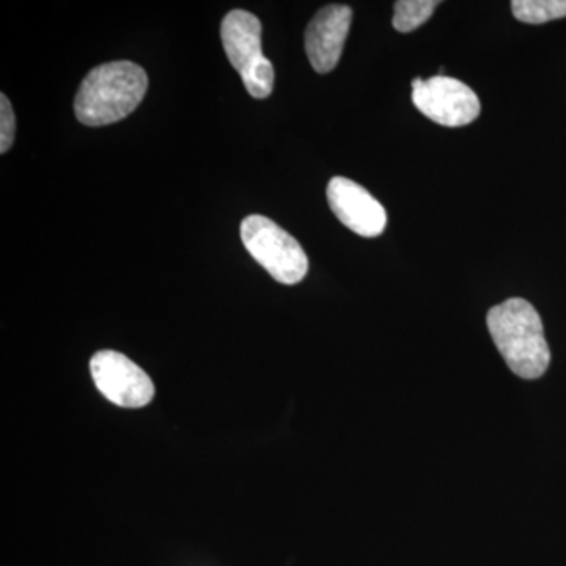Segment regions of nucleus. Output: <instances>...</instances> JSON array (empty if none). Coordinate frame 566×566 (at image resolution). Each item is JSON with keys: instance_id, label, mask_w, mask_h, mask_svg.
Here are the masks:
<instances>
[{"instance_id": "f257e3e1", "label": "nucleus", "mask_w": 566, "mask_h": 566, "mask_svg": "<svg viewBox=\"0 0 566 566\" xmlns=\"http://www.w3.org/2000/svg\"><path fill=\"white\" fill-rule=\"evenodd\" d=\"M147 91V73L137 63H104L82 81L74 99V114L82 125H112L133 114Z\"/></svg>"}, {"instance_id": "f03ea898", "label": "nucleus", "mask_w": 566, "mask_h": 566, "mask_svg": "<svg viewBox=\"0 0 566 566\" xmlns=\"http://www.w3.org/2000/svg\"><path fill=\"white\" fill-rule=\"evenodd\" d=\"M488 329L510 370L524 379L545 375L551 364L542 318L534 305L512 297L491 308Z\"/></svg>"}, {"instance_id": "7ed1b4c3", "label": "nucleus", "mask_w": 566, "mask_h": 566, "mask_svg": "<svg viewBox=\"0 0 566 566\" xmlns=\"http://www.w3.org/2000/svg\"><path fill=\"white\" fill-rule=\"evenodd\" d=\"M221 39L227 57L240 74L252 98L273 93L274 66L262 51V22L245 10H233L223 18Z\"/></svg>"}, {"instance_id": "20e7f679", "label": "nucleus", "mask_w": 566, "mask_h": 566, "mask_svg": "<svg viewBox=\"0 0 566 566\" xmlns=\"http://www.w3.org/2000/svg\"><path fill=\"white\" fill-rule=\"evenodd\" d=\"M241 240L256 263L283 285H294L308 271L307 253L303 245L264 216L252 214L241 223Z\"/></svg>"}, {"instance_id": "39448f33", "label": "nucleus", "mask_w": 566, "mask_h": 566, "mask_svg": "<svg viewBox=\"0 0 566 566\" xmlns=\"http://www.w3.org/2000/svg\"><path fill=\"white\" fill-rule=\"evenodd\" d=\"M411 87L412 103L417 109L438 125L460 128L476 120L480 115L479 96L455 77H416Z\"/></svg>"}, {"instance_id": "423d86ee", "label": "nucleus", "mask_w": 566, "mask_h": 566, "mask_svg": "<svg viewBox=\"0 0 566 566\" xmlns=\"http://www.w3.org/2000/svg\"><path fill=\"white\" fill-rule=\"evenodd\" d=\"M91 371L99 392L114 405L142 408L153 400L155 386L150 376L125 354L111 349L96 353L91 360Z\"/></svg>"}, {"instance_id": "0eeeda50", "label": "nucleus", "mask_w": 566, "mask_h": 566, "mask_svg": "<svg viewBox=\"0 0 566 566\" xmlns=\"http://www.w3.org/2000/svg\"><path fill=\"white\" fill-rule=\"evenodd\" d=\"M327 202L338 221L364 238L379 237L387 226V212L367 189L353 180L335 177L326 189Z\"/></svg>"}, {"instance_id": "6e6552de", "label": "nucleus", "mask_w": 566, "mask_h": 566, "mask_svg": "<svg viewBox=\"0 0 566 566\" xmlns=\"http://www.w3.org/2000/svg\"><path fill=\"white\" fill-rule=\"evenodd\" d=\"M352 21L353 10L348 6H327L307 25L305 52L316 73H329L337 66Z\"/></svg>"}, {"instance_id": "1a4fd4ad", "label": "nucleus", "mask_w": 566, "mask_h": 566, "mask_svg": "<svg viewBox=\"0 0 566 566\" xmlns=\"http://www.w3.org/2000/svg\"><path fill=\"white\" fill-rule=\"evenodd\" d=\"M512 11L517 21L545 24L566 18V0H513Z\"/></svg>"}, {"instance_id": "9d476101", "label": "nucleus", "mask_w": 566, "mask_h": 566, "mask_svg": "<svg viewBox=\"0 0 566 566\" xmlns=\"http://www.w3.org/2000/svg\"><path fill=\"white\" fill-rule=\"evenodd\" d=\"M439 2L436 0H398L394 6L392 24L395 31L415 32L430 20Z\"/></svg>"}, {"instance_id": "9b49d317", "label": "nucleus", "mask_w": 566, "mask_h": 566, "mask_svg": "<svg viewBox=\"0 0 566 566\" xmlns=\"http://www.w3.org/2000/svg\"><path fill=\"white\" fill-rule=\"evenodd\" d=\"M17 134V117L6 93L0 95V153L10 150Z\"/></svg>"}]
</instances>
